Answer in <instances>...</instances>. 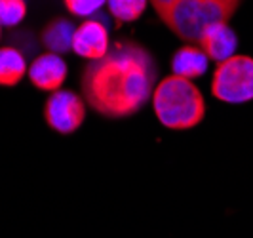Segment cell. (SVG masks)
<instances>
[{
  "label": "cell",
  "mask_w": 253,
  "mask_h": 238,
  "mask_svg": "<svg viewBox=\"0 0 253 238\" xmlns=\"http://www.w3.org/2000/svg\"><path fill=\"white\" fill-rule=\"evenodd\" d=\"M29 80L35 88L42 92H57L63 86L65 78H67V63L61 55L57 53H40L35 57V61L29 67Z\"/></svg>",
  "instance_id": "52a82bcc"
},
{
  "label": "cell",
  "mask_w": 253,
  "mask_h": 238,
  "mask_svg": "<svg viewBox=\"0 0 253 238\" xmlns=\"http://www.w3.org/2000/svg\"><path fill=\"white\" fill-rule=\"evenodd\" d=\"M238 6L230 0H177L160 19L179 38L198 42L208 27L228 23Z\"/></svg>",
  "instance_id": "3957f363"
},
{
  "label": "cell",
  "mask_w": 253,
  "mask_h": 238,
  "mask_svg": "<svg viewBox=\"0 0 253 238\" xmlns=\"http://www.w3.org/2000/svg\"><path fill=\"white\" fill-rule=\"evenodd\" d=\"M109 50H111L109 19H105L103 15H97V17H89L76 27L73 51L78 57H84L88 61H97V59L105 57Z\"/></svg>",
  "instance_id": "8992f818"
},
{
  "label": "cell",
  "mask_w": 253,
  "mask_h": 238,
  "mask_svg": "<svg viewBox=\"0 0 253 238\" xmlns=\"http://www.w3.org/2000/svg\"><path fill=\"white\" fill-rule=\"evenodd\" d=\"M198 46L211 61L223 63L228 57L236 55L234 51L238 46V38L228 23H215L204 31V35L198 40Z\"/></svg>",
  "instance_id": "ba28073f"
},
{
  "label": "cell",
  "mask_w": 253,
  "mask_h": 238,
  "mask_svg": "<svg viewBox=\"0 0 253 238\" xmlns=\"http://www.w3.org/2000/svg\"><path fill=\"white\" fill-rule=\"evenodd\" d=\"M27 15L25 0H0V27L13 29Z\"/></svg>",
  "instance_id": "4fadbf2b"
},
{
  "label": "cell",
  "mask_w": 253,
  "mask_h": 238,
  "mask_svg": "<svg viewBox=\"0 0 253 238\" xmlns=\"http://www.w3.org/2000/svg\"><path fill=\"white\" fill-rule=\"evenodd\" d=\"M152 6H154V10L158 12V15L162 17V15H166V12L177 2V0H151Z\"/></svg>",
  "instance_id": "9a60e30c"
},
{
  "label": "cell",
  "mask_w": 253,
  "mask_h": 238,
  "mask_svg": "<svg viewBox=\"0 0 253 238\" xmlns=\"http://www.w3.org/2000/svg\"><path fill=\"white\" fill-rule=\"evenodd\" d=\"M44 118L53 132L61 136L75 134L86 118V101L71 90H57L46 99Z\"/></svg>",
  "instance_id": "5b68a950"
},
{
  "label": "cell",
  "mask_w": 253,
  "mask_h": 238,
  "mask_svg": "<svg viewBox=\"0 0 253 238\" xmlns=\"http://www.w3.org/2000/svg\"><path fill=\"white\" fill-rule=\"evenodd\" d=\"M67 10L76 17H91L101 10L107 0H63Z\"/></svg>",
  "instance_id": "5bb4252c"
},
{
  "label": "cell",
  "mask_w": 253,
  "mask_h": 238,
  "mask_svg": "<svg viewBox=\"0 0 253 238\" xmlns=\"http://www.w3.org/2000/svg\"><path fill=\"white\" fill-rule=\"evenodd\" d=\"M230 2H236V4H240L242 0H230Z\"/></svg>",
  "instance_id": "2e32d148"
},
{
  "label": "cell",
  "mask_w": 253,
  "mask_h": 238,
  "mask_svg": "<svg viewBox=\"0 0 253 238\" xmlns=\"http://www.w3.org/2000/svg\"><path fill=\"white\" fill-rule=\"evenodd\" d=\"M29 73L25 55L15 46H2L0 48V86L13 88L17 86L23 76Z\"/></svg>",
  "instance_id": "8fae6325"
},
{
  "label": "cell",
  "mask_w": 253,
  "mask_h": 238,
  "mask_svg": "<svg viewBox=\"0 0 253 238\" xmlns=\"http://www.w3.org/2000/svg\"><path fill=\"white\" fill-rule=\"evenodd\" d=\"M211 94L223 103L240 105L253 99V57L232 55L217 63L211 78Z\"/></svg>",
  "instance_id": "277c9868"
},
{
  "label": "cell",
  "mask_w": 253,
  "mask_h": 238,
  "mask_svg": "<svg viewBox=\"0 0 253 238\" xmlns=\"http://www.w3.org/2000/svg\"><path fill=\"white\" fill-rule=\"evenodd\" d=\"M76 25L65 17H55L48 25L42 29L40 42L42 46L51 53L63 55L73 50V40H75Z\"/></svg>",
  "instance_id": "9c48e42d"
},
{
  "label": "cell",
  "mask_w": 253,
  "mask_h": 238,
  "mask_svg": "<svg viewBox=\"0 0 253 238\" xmlns=\"http://www.w3.org/2000/svg\"><path fill=\"white\" fill-rule=\"evenodd\" d=\"M152 109L160 124L169 130H190L206 116V103L198 86L181 76H166L152 94Z\"/></svg>",
  "instance_id": "7a4b0ae2"
},
{
  "label": "cell",
  "mask_w": 253,
  "mask_h": 238,
  "mask_svg": "<svg viewBox=\"0 0 253 238\" xmlns=\"http://www.w3.org/2000/svg\"><path fill=\"white\" fill-rule=\"evenodd\" d=\"M107 6L114 21L120 25L139 19L147 8V0H107Z\"/></svg>",
  "instance_id": "7c38bea8"
},
{
  "label": "cell",
  "mask_w": 253,
  "mask_h": 238,
  "mask_svg": "<svg viewBox=\"0 0 253 238\" xmlns=\"http://www.w3.org/2000/svg\"><path fill=\"white\" fill-rule=\"evenodd\" d=\"M208 63L210 57L204 53V50L196 44H187V46H181L173 59H171V71L175 76L181 78H198L208 71Z\"/></svg>",
  "instance_id": "30bf717a"
},
{
  "label": "cell",
  "mask_w": 253,
  "mask_h": 238,
  "mask_svg": "<svg viewBox=\"0 0 253 238\" xmlns=\"http://www.w3.org/2000/svg\"><path fill=\"white\" fill-rule=\"evenodd\" d=\"M158 67L141 44L118 40L109 53L89 61L82 73V97L107 118H127L141 111L154 94Z\"/></svg>",
  "instance_id": "6da1fadb"
},
{
  "label": "cell",
  "mask_w": 253,
  "mask_h": 238,
  "mask_svg": "<svg viewBox=\"0 0 253 238\" xmlns=\"http://www.w3.org/2000/svg\"><path fill=\"white\" fill-rule=\"evenodd\" d=\"M0 37H2V27H0Z\"/></svg>",
  "instance_id": "e0dca14e"
}]
</instances>
